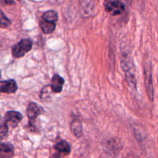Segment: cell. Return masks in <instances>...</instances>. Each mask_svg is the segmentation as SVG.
Here are the masks:
<instances>
[{
	"label": "cell",
	"mask_w": 158,
	"mask_h": 158,
	"mask_svg": "<svg viewBox=\"0 0 158 158\" xmlns=\"http://www.w3.org/2000/svg\"><path fill=\"white\" fill-rule=\"evenodd\" d=\"M143 73H144V81L147 94H148V97H149V100L153 101L154 97V90L152 80V68H151V62L150 60L144 61Z\"/></svg>",
	"instance_id": "cell-1"
},
{
	"label": "cell",
	"mask_w": 158,
	"mask_h": 158,
	"mask_svg": "<svg viewBox=\"0 0 158 158\" xmlns=\"http://www.w3.org/2000/svg\"><path fill=\"white\" fill-rule=\"evenodd\" d=\"M32 42L29 39H23L13 46L12 54L15 58H21L32 49Z\"/></svg>",
	"instance_id": "cell-2"
},
{
	"label": "cell",
	"mask_w": 158,
	"mask_h": 158,
	"mask_svg": "<svg viewBox=\"0 0 158 158\" xmlns=\"http://www.w3.org/2000/svg\"><path fill=\"white\" fill-rule=\"evenodd\" d=\"M105 10L112 15H118L125 11V6L119 0H105Z\"/></svg>",
	"instance_id": "cell-3"
},
{
	"label": "cell",
	"mask_w": 158,
	"mask_h": 158,
	"mask_svg": "<svg viewBox=\"0 0 158 158\" xmlns=\"http://www.w3.org/2000/svg\"><path fill=\"white\" fill-rule=\"evenodd\" d=\"M55 150L53 157L54 158H63L65 156L69 154L71 151L70 145L66 140H60L57 142L53 147Z\"/></svg>",
	"instance_id": "cell-4"
},
{
	"label": "cell",
	"mask_w": 158,
	"mask_h": 158,
	"mask_svg": "<svg viewBox=\"0 0 158 158\" xmlns=\"http://www.w3.org/2000/svg\"><path fill=\"white\" fill-rule=\"evenodd\" d=\"M4 119L7 124H9L12 127L15 128L23 120V115L19 112L10 110L6 112Z\"/></svg>",
	"instance_id": "cell-5"
},
{
	"label": "cell",
	"mask_w": 158,
	"mask_h": 158,
	"mask_svg": "<svg viewBox=\"0 0 158 158\" xmlns=\"http://www.w3.org/2000/svg\"><path fill=\"white\" fill-rule=\"evenodd\" d=\"M79 3L83 16H90L95 11V0H80Z\"/></svg>",
	"instance_id": "cell-6"
},
{
	"label": "cell",
	"mask_w": 158,
	"mask_h": 158,
	"mask_svg": "<svg viewBox=\"0 0 158 158\" xmlns=\"http://www.w3.org/2000/svg\"><path fill=\"white\" fill-rule=\"evenodd\" d=\"M18 89L16 82L14 80H7L0 81V92L3 94H15Z\"/></svg>",
	"instance_id": "cell-7"
},
{
	"label": "cell",
	"mask_w": 158,
	"mask_h": 158,
	"mask_svg": "<svg viewBox=\"0 0 158 158\" xmlns=\"http://www.w3.org/2000/svg\"><path fill=\"white\" fill-rule=\"evenodd\" d=\"M41 110V108L35 103H30L28 105L26 114H27L28 118L30 120V123H33V121L37 118V117L42 114Z\"/></svg>",
	"instance_id": "cell-8"
},
{
	"label": "cell",
	"mask_w": 158,
	"mask_h": 158,
	"mask_svg": "<svg viewBox=\"0 0 158 158\" xmlns=\"http://www.w3.org/2000/svg\"><path fill=\"white\" fill-rule=\"evenodd\" d=\"M63 85H64V80L63 77H60L58 74H55L52 77V80H51L50 87L52 91L56 94L61 93L63 90Z\"/></svg>",
	"instance_id": "cell-9"
},
{
	"label": "cell",
	"mask_w": 158,
	"mask_h": 158,
	"mask_svg": "<svg viewBox=\"0 0 158 158\" xmlns=\"http://www.w3.org/2000/svg\"><path fill=\"white\" fill-rule=\"evenodd\" d=\"M14 148L11 143L0 142V158H12Z\"/></svg>",
	"instance_id": "cell-10"
},
{
	"label": "cell",
	"mask_w": 158,
	"mask_h": 158,
	"mask_svg": "<svg viewBox=\"0 0 158 158\" xmlns=\"http://www.w3.org/2000/svg\"><path fill=\"white\" fill-rule=\"evenodd\" d=\"M71 130L77 137H80L83 135V127L82 123L79 119H74L71 123Z\"/></svg>",
	"instance_id": "cell-11"
},
{
	"label": "cell",
	"mask_w": 158,
	"mask_h": 158,
	"mask_svg": "<svg viewBox=\"0 0 158 158\" xmlns=\"http://www.w3.org/2000/svg\"><path fill=\"white\" fill-rule=\"evenodd\" d=\"M40 27H41L42 30L44 33L50 34L55 30L56 23H49V22L45 21V20L43 19L40 22Z\"/></svg>",
	"instance_id": "cell-12"
},
{
	"label": "cell",
	"mask_w": 158,
	"mask_h": 158,
	"mask_svg": "<svg viewBox=\"0 0 158 158\" xmlns=\"http://www.w3.org/2000/svg\"><path fill=\"white\" fill-rule=\"evenodd\" d=\"M42 18H43V19L45 20V21L56 23L57 20H58V14H57V12L54 10L46 11V12H45L43 14Z\"/></svg>",
	"instance_id": "cell-13"
},
{
	"label": "cell",
	"mask_w": 158,
	"mask_h": 158,
	"mask_svg": "<svg viewBox=\"0 0 158 158\" xmlns=\"http://www.w3.org/2000/svg\"><path fill=\"white\" fill-rule=\"evenodd\" d=\"M9 132V126L5 120L4 117L0 118V140L5 138Z\"/></svg>",
	"instance_id": "cell-14"
},
{
	"label": "cell",
	"mask_w": 158,
	"mask_h": 158,
	"mask_svg": "<svg viewBox=\"0 0 158 158\" xmlns=\"http://www.w3.org/2000/svg\"><path fill=\"white\" fill-rule=\"evenodd\" d=\"M11 25V21L6 16L2 11L0 9V28H8Z\"/></svg>",
	"instance_id": "cell-15"
},
{
	"label": "cell",
	"mask_w": 158,
	"mask_h": 158,
	"mask_svg": "<svg viewBox=\"0 0 158 158\" xmlns=\"http://www.w3.org/2000/svg\"><path fill=\"white\" fill-rule=\"evenodd\" d=\"M0 4L3 6H12L15 4L13 0H0Z\"/></svg>",
	"instance_id": "cell-16"
},
{
	"label": "cell",
	"mask_w": 158,
	"mask_h": 158,
	"mask_svg": "<svg viewBox=\"0 0 158 158\" xmlns=\"http://www.w3.org/2000/svg\"><path fill=\"white\" fill-rule=\"evenodd\" d=\"M49 1L52 4H60V3H61L62 0H49Z\"/></svg>",
	"instance_id": "cell-17"
},
{
	"label": "cell",
	"mask_w": 158,
	"mask_h": 158,
	"mask_svg": "<svg viewBox=\"0 0 158 158\" xmlns=\"http://www.w3.org/2000/svg\"><path fill=\"white\" fill-rule=\"evenodd\" d=\"M0 75H1V71H0Z\"/></svg>",
	"instance_id": "cell-18"
},
{
	"label": "cell",
	"mask_w": 158,
	"mask_h": 158,
	"mask_svg": "<svg viewBox=\"0 0 158 158\" xmlns=\"http://www.w3.org/2000/svg\"><path fill=\"white\" fill-rule=\"evenodd\" d=\"M19 1H21V0H19Z\"/></svg>",
	"instance_id": "cell-19"
}]
</instances>
